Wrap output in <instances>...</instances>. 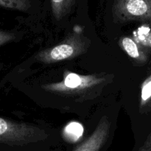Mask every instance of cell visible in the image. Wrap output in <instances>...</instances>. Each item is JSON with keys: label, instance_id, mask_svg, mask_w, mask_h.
<instances>
[{"label": "cell", "instance_id": "obj_6", "mask_svg": "<svg viewBox=\"0 0 151 151\" xmlns=\"http://www.w3.org/2000/svg\"><path fill=\"white\" fill-rule=\"evenodd\" d=\"M119 44L127 55L137 62L144 63L147 61V55L146 52L133 38L127 36L122 37L119 40Z\"/></svg>", "mask_w": 151, "mask_h": 151}, {"label": "cell", "instance_id": "obj_10", "mask_svg": "<svg viewBox=\"0 0 151 151\" xmlns=\"http://www.w3.org/2000/svg\"><path fill=\"white\" fill-rule=\"evenodd\" d=\"M15 38L16 36L13 33L0 30V46L10 42V41H13Z\"/></svg>", "mask_w": 151, "mask_h": 151}, {"label": "cell", "instance_id": "obj_9", "mask_svg": "<svg viewBox=\"0 0 151 151\" xmlns=\"http://www.w3.org/2000/svg\"><path fill=\"white\" fill-rule=\"evenodd\" d=\"M0 6L7 8L26 11L30 5L29 0H0Z\"/></svg>", "mask_w": 151, "mask_h": 151}, {"label": "cell", "instance_id": "obj_7", "mask_svg": "<svg viewBox=\"0 0 151 151\" xmlns=\"http://www.w3.org/2000/svg\"><path fill=\"white\" fill-rule=\"evenodd\" d=\"M75 0H51L52 10L54 17L60 20L70 12Z\"/></svg>", "mask_w": 151, "mask_h": 151}, {"label": "cell", "instance_id": "obj_4", "mask_svg": "<svg viewBox=\"0 0 151 151\" xmlns=\"http://www.w3.org/2000/svg\"><path fill=\"white\" fill-rule=\"evenodd\" d=\"M113 13L117 22L141 21L151 25V0H115Z\"/></svg>", "mask_w": 151, "mask_h": 151}, {"label": "cell", "instance_id": "obj_1", "mask_svg": "<svg viewBox=\"0 0 151 151\" xmlns=\"http://www.w3.org/2000/svg\"><path fill=\"white\" fill-rule=\"evenodd\" d=\"M90 44L91 41L84 35L83 32L75 30L58 44L40 52L36 58L44 63L72 60L86 52Z\"/></svg>", "mask_w": 151, "mask_h": 151}, {"label": "cell", "instance_id": "obj_5", "mask_svg": "<svg viewBox=\"0 0 151 151\" xmlns=\"http://www.w3.org/2000/svg\"><path fill=\"white\" fill-rule=\"evenodd\" d=\"M110 122L104 116L88 139L79 145L74 151H100L106 143L109 134Z\"/></svg>", "mask_w": 151, "mask_h": 151}, {"label": "cell", "instance_id": "obj_11", "mask_svg": "<svg viewBox=\"0 0 151 151\" xmlns=\"http://www.w3.org/2000/svg\"><path fill=\"white\" fill-rule=\"evenodd\" d=\"M139 151H151V133Z\"/></svg>", "mask_w": 151, "mask_h": 151}, {"label": "cell", "instance_id": "obj_2", "mask_svg": "<svg viewBox=\"0 0 151 151\" xmlns=\"http://www.w3.org/2000/svg\"><path fill=\"white\" fill-rule=\"evenodd\" d=\"M106 81L104 75H80L75 72L65 71L63 80L60 82L44 84L41 88L49 92L65 95H82L94 88L103 85Z\"/></svg>", "mask_w": 151, "mask_h": 151}, {"label": "cell", "instance_id": "obj_3", "mask_svg": "<svg viewBox=\"0 0 151 151\" xmlns=\"http://www.w3.org/2000/svg\"><path fill=\"white\" fill-rule=\"evenodd\" d=\"M47 137L45 131L38 127L0 117V143L21 146L43 141Z\"/></svg>", "mask_w": 151, "mask_h": 151}, {"label": "cell", "instance_id": "obj_8", "mask_svg": "<svg viewBox=\"0 0 151 151\" xmlns=\"http://www.w3.org/2000/svg\"><path fill=\"white\" fill-rule=\"evenodd\" d=\"M151 103V75L143 82L141 88L140 111L145 110Z\"/></svg>", "mask_w": 151, "mask_h": 151}]
</instances>
